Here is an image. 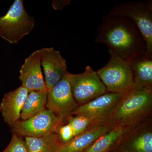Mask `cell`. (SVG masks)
<instances>
[{
	"label": "cell",
	"mask_w": 152,
	"mask_h": 152,
	"mask_svg": "<svg viewBox=\"0 0 152 152\" xmlns=\"http://www.w3.org/2000/svg\"><path fill=\"white\" fill-rule=\"evenodd\" d=\"M19 79L21 82V86L29 93L47 91L42 70L39 50L33 52L25 60L20 69Z\"/></svg>",
	"instance_id": "12"
},
{
	"label": "cell",
	"mask_w": 152,
	"mask_h": 152,
	"mask_svg": "<svg viewBox=\"0 0 152 152\" xmlns=\"http://www.w3.org/2000/svg\"><path fill=\"white\" fill-rule=\"evenodd\" d=\"M134 87L152 91V56L139 55L130 60Z\"/></svg>",
	"instance_id": "15"
},
{
	"label": "cell",
	"mask_w": 152,
	"mask_h": 152,
	"mask_svg": "<svg viewBox=\"0 0 152 152\" xmlns=\"http://www.w3.org/2000/svg\"><path fill=\"white\" fill-rule=\"evenodd\" d=\"M63 144H66L75 137L72 128L69 124L67 123L60 127L57 133Z\"/></svg>",
	"instance_id": "21"
},
{
	"label": "cell",
	"mask_w": 152,
	"mask_h": 152,
	"mask_svg": "<svg viewBox=\"0 0 152 152\" xmlns=\"http://www.w3.org/2000/svg\"><path fill=\"white\" fill-rule=\"evenodd\" d=\"M2 152H29V151L25 140L13 134L8 145Z\"/></svg>",
	"instance_id": "20"
},
{
	"label": "cell",
	"mask_w": 152,
	"mask_h": 152,
	"mask_svg": "<svg viewBox=\"0 0 152 152\" xmlns=\"http://www.w3.org/2000/svg\"><path fill=\"white\" fill-rule=\"evenodd\" d=\"M70 2V1H53L52 6L55 10H61Z\"/></svg>",
	"instance_id": "22"
},
{
	"label": "cell",
	"mask_w": 152,
	"mask_h": 152,
	"mask_svg": "<svg viewBox=\"0 0 152 152\" xmlns=\"http://www.w3.org/2000/svg\"><path fill=\"white\" fill-rule=\"evenodd\" d=\"M124 94L106 93L91 102L79 105L73 115H82L97 121H106Z\"/></svg>",
	"instance_id": "11"
},
{
	"label": "cell",
	"mask_w": 152,
	"mask_h": 152,
	"mask_svg": "<svg viewBox=\"0 0 152 152\" xmlns=\"http://www.w3.org/2000/svg\"><path fill=\"white\" fill-rule=\"evenodd\" d=\"M48 91L30 92L26 98L21 113L20 119L24 121L46 109Z\"/></svg>",
	"instance_id": "17"
},
{
	"label": "cell",
	"mask_w": 152,
	"mask_h": 152,
	"mask_svg": "<svg viewBox=\"0 0 152 152\" xmlns=\"http://www.w3.org/2000/svg\"><path fill=\"white\" fill-rule=\"evenodd\" d=\"M108 62L96 71L106 87L107 92L125 94L134 88L130 61L126 59L111 49Z\"/></svg>",
	"instance_id": "3"
},
{
	"label": "cell",
	"mask_w": 152,
	"mask_h": 152,
	"mask_svg": "<svg viewBox=\"0 0 152 152\" xmlns=\"http://www.w3.org/2000/svg\"><path fill=\"white\" fill-rule=\"evenodd\" d=\"M151 118L132 128L116 147L121 152H152Z\"/></svg>",
	"instance_id": "9"
},
{
	"label": "cell",
	"mask_w": 152,
	"mask_h": 152,
	"mask_svg": "<svg viewBox=\"0 0 152 152\" xmlns=\"http://www.w3.org/2000/svg\"><path fill=\"white\" fill-rule=\"evenodd\" d=\"M68 76L74 99L79 106L107 92L103 83L91 66H86L83 72L77 74L68 72Z\"/></svg>",
	"instance_id": "6"
},
{
	"label": "cell",
	"mask_w": 152,
	"mask_h": 152,
	"mask_svg": "<svg viewBox=\"0 0 152 152\" xmlns=\"http://www.w3.org/2000/svg\"><path fill=\"white\" fill-rule=\"evenodd\" d=\"M114 127L107 120L95 123L70 141L64 144L57 152H83L102 135Z\"/></svg>",
	"instance_id": "13"
},
{
	"label": "cell",
	"mask_w": 152,
	"mask_h": 152,
	"mask_svg": "<svg viewBox=\"0 0 152 152\" xmlns=\"http://www.w3.org/2000/svg\"><path fill=\"white\" fill-rule=\"evenodd\" d=\"M108 15L126 17L134 22L145 39L147 53L152 56V1H127L115 5Z\"/></svg>",
	"instance_id": "5"
},
{
	"label": "cell",
	"mask_w": 152,
	"mask_h": 152,
	"mask_svg": "<svg viewBox=\"0 0 152 152\" xmlns=\"http://www.w3.org/2000/svg\"><path fill=\"white\" fill-rule=\"evenodd\" d=\"M35 20L28 14L23 0H15L4 15L0 17V37L15 44L32 31Z\"/></svg>",
	"instance_id": "4"
},
{
	"label": "cell",
	"mask_w": 152,
	"mask_h": 152,
	"mask_svg": "<svg viewBox=\"0 0 152 152\" xmlns=\"http://www.w3.org/2000/svg\"><path fill=\"white\" fill-rule=\"evenodd\" d=\"M136 126L114 127L110 130L100 136L83 152H109L116 147L125 135Z\"/></svg>",
	"instance_id": "16"
},
{
	"label": "cell",
	"mask_w": 152,
	"mask_h": 152,
	"mask_svg": "<svg viewBox=\"0 0 152 152\" xmlns=\"http://www.w3.org/2000/svg\"><path fill=\"white\" fill-rule=\"evenodd\" d=\"M96 43L109 49L126 59L147 53V45L138 28L126 17L107 15L103 18L96 31Z\"/></svg>",
	"instance_id": "1"
},
{
	"label": "cell",
	"mask_w": 152,
	"mask_h": 152,
	"mask_svg": "<svg viewBox=\"0 0 152 152\" xmlns=\"http://www.w3.org/2000/svg\"><path fill=\"white\" fill-rule=\"evenodd\" d=\"M64 124L53 112L46 109L30 118L20 120L11 128L13 134L20 137H39L57 134L60 127Z\"/></svg>",
	"instance_id": "7"
},
{
	"label": "cell",
	"mask_w": 152,
	"mask_h": 152,
	"mask_svg": "<svg viewBox=\"0 0 152 152\" xmlns=\"http://www.w3.org/2000/svg\"><path fill=\"white\" fill-rule=\"evenodd\" d=\"M29 152H57L64 145L56 133L39 137H26Z\"/></svg>",
	"instance_id": "18"
},
{
	"label": "cell",
	"mask_w": 152,
	"mask_h": 152,
	"mask_svg": "<svg viewBox=\"0 0 152 152\" xmlns=\"http://www.w3.org/2000/svg\"><path fill=\"white\" fill-rule=\"evenodd\" d=\"M28 93L21 86L4 95L0 103V113L4 121L10 127L20 121L22 108Z\"/></svg>",
	"instance_id": "14"
},
{
	"label": "cell",
	"mask_w": 152,
	"mask_h": 152,
	"mask_svg": "<svg viewBox=\"0 0 152 152\" xmlns=\"http://www.w3.org/2000/svg\"><path fill=\"white\" fill-rule=\"evenodd\" d=\"M102 121H97L89 117L82 115H75L71 116L67 123L71 125L74 131L75 137L81 134L95 123Z\"/></svg>",
	"instance_id": "19"
},
{
	"label": "cell",
	"mask_w": 152,
	"mask_h": 152,
	"mask_svg": "<svg viewBox=\"0 0 152 152\" xmlns=\"http://www.w3.org/2000/svg\"><path fill=\"white\" fill-rule=\"evenodd\" d=\"M41 66L45 74L47 91L51 89L67 73L66 63L60 52L53 48L39 50Z\"/></svg>",
	"instance_id": "10"
},
{
	"label": "cell",
	"mask_w": 152,
	"mask_h": 152,
	"mask_svg": "<svg viewBox=\"0 0 152 152\" xmlns=\"http://www.w3.org/2000/svg\"><path fill=\"white\" fill-rule=\"evenodd\" d=\"M68 72L48 92L46 105V109L53 112L64 124L67 123L79 106L72 92Z\"/></svg>",
	"instance_id": "8"
},
{
	"label": "cell",
	"mask_w": 152,
	"mask_h": 152,
	"mask_svg": "<svg viewBox=\"0 0 152 152\" xmlns=\"http://www.w3.org/2000/svg\"><path fill=\"white\" fill-rule=\"evenodd\" d=\"M152 91L134 87L125 93L107 121L114 127L135 126L151 118Z\"/></svg>",
	"instance_id": "2"
}]
</instances>
